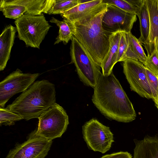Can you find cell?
<instances>
[{"mask_svg": "<svg viewBox=\"0 0 158 158\" xmlns=\"http://www.w3.org/2000/svg\"><path fill=\"white\" fill-rule=\"evenodd\" d=\"M146 72L152 94V99L155 102L158 98V78L146 68Z\"/></svg>", "mask_w": 158, "mask_h": 158, "instance_id": "26", "label": "cell"}, {"mask_svg": "<svg viewBox=\"0 0 158 158\" xmlns=\"http://www.w3.org/2000/svg\"><path fill=\"white\" fill-rule=\"evenodd\" d=\"M23 119V118L19 114L6 108L0 107V126L14 125L16 121Z\"/></svg>", "mask_w": 158, "mask_h": 158, "instance_id": "23", "label": "cell"}, {"mask_svg": "<svg viewBox=\"0 0 158 158\" xmlns=\"http://www.w3.org/2000/svg\"><path fill=\"white\" fill-rule=\"evenodd\" d=\"M121 33L119 31L113 32L110 36V49L101 68L102 74L104 76H109L113 72V68L117 63Z\"/></svg>", "mask_w": 158, "mask_h": 158, "instance_id": "17", "label": "cell"}, {"mask_svg": "<svg viewBox=\"0 0 158 158\" xmlns=\"http://www.w3.org/2000/svg\"><path fill=\"white\" fill-rule=\"evenodd\" d=\"M123 72L131 89L140 96L148 99L152 96L143 64L132 59L123 61Z\"/></svg>", "mask_w": 158, "mask_h": 158, "instance_id": "10", "label": "cell"}, {"mask_svg": "<svg viewBox=\"0 0 158 158\" xmlns=\"http://www.w3.org/2000/svg\"><path fill=\"white\" fill-rule=\"evenodd\" d=\"M145 67L158 78V55L155 49L151 54L147 56Z\"/></svg>", "mask_w": 158, "mask_h": 158, "instance_id": "25", "label": "cell"}, {"mask_svg": "<svg viewBox=\"0 0 158 158\" xmlns=\"http://www.w3.org/2000/svg\"><path fill=\"white\" fill-rule=\"evenodd\" d=\"M145 2L149 13L150 30L144 46L148 56L155 50L156 39L158 37V0H145Z\"/></svg>", "mask_w": 158, "mask_h": 158, "instance_id": "13", "label": "cell"}, {"mask_svg": "<svg viewBox=\"0 0 158 158\" xmlns=\"http://www.w3.org/2000/svg\"><path fill=\"white\" fill-rule=\"evenodd\" d=\"M16 28L10 24L4 28L0 36V70L5 68L14 44Z\"/></svg>", "mask_w": 158, "mask_h": 158, "instance_id": "15", "label": "cell"}, {"mask_svg": "<svg viewBox=\"0 0 158 158\" xmlns=\"http://www.w3.org/2000/svg\"><path fill=\"white\" fill-rule=\"evenodd\" d=\"M137 15L126 12L118 7L108 5L102 20L103 28L111 32H131L134 23L137 19Z\"/></svg>", "mask_w": 158, "mask_h": 158, "instance_id": "11", "label": "cell"}, {"mask_svg": "<svg viewBox=\"0 0 158 158\" xmlns=\"http://www.w3.org/2000/svg\"><path fill=\"white\" fill-rule=\"evenodd\" d=\"M101 158H132V156L127 152L121 151L106 155Z\"/></svg>", "mask_w": 158, "mask_h": 158, "instance_id": "28", "label": "cell"}, {"mask_svg": "<svg viewBox=\"0 0 158 158\" xmlns=\"http://www.w3.org/2000/svg\"><path fill=\"white\" fill-rule=\"evenodd\" d=\"M126 33L128 44L127 48L135 55L139 61L144 64L146 62L147 56L142 48V44L131 32Z\"/></svg>", "mask_w": 158, "mask_h": 158, "instance_id": "21", "label": "cell"}, {"mask_svg": "<svg viewBox=\"0 0 158 158\" xmlns=\"http://www.w3.org/2000/svg\"><path fill=\"white\" fill-rule=\"evenodd\" d=\"M55 85L48 80L34 82L6 108L28 120L38 118L56 103Z\"/></svg>", "mask_w": 158, "mask_h": 158, "instance_id": "3", "label": "cell"}, {"mask_svg": "<svg viewBox=\"0 0 158 158\" xmlns=\"http://www.w3.org/2000/svg\"><path fill=\"white\" fill-rule=\"evenodd\" d=\"M5 2L20 5L25 8L27 14L32 15L48 14L55 0H3Z\"/></svg>", "mask_w": 158, "mask_h": 158, "instance_id": "16", "label": "cell"}, {"mask_svg": "<svg viewBox=\"0 0 158 158\" xmlns=\"http://www.w3.org/2000/svg\"><path fill=\"white\" fill-rule=\"evenodd\" d=\"M39 73H24L17 69L0 83V107L13 95L23 92L33 84L39 76Z\"/></svg>", "mask_w": 158, "mask_h": 158, "instance_id": "8", "label": "cell"}, {"mask_svg": "<svg viewBox=\"0 0 158 158\" xmlns=\"http://www.w3.org/2000/svg\"><path fill=\"white\" fill-rule=\"evenodd\" d=\"M155 105L157 109H158V98L157 101L154 102Z\"/></svg>", "mask_w": 158, "mask_h": 158, "instance_id": "30", "label": "cell"}, {"mask_svg": "<svg viewBox=\"0 0 158 158\" xmlns=\"http://www.w3.org/2000/svg\"><path fill=\"white\" fill-rule=\"evenodd\" d=\"M128 46L127 41L126 33L121 32L119 41L117 62L120 60L127 49Z\"/></svg>", "mask_w": 158, "mask_h": 158, "instance_id": "27", "label": "cell"}, {"mask_svg": "<svg viewBox=\"0 0 158 158\" xmlns=\"http://www.w3.org/2000/svg\"><path fill=\"white\" fill-rule=\"evenodd\" d=\"M83 138L89 148L104 153L110 148L114 142L110 127L93 118L82 127Z\"/></svg>", "mask_w": 158, "mask_h": 158, "instance_id": "7", "label": "cell"}, {"mask_svg": "<svg viewBox=\"0 0 158 158\" xmlns=\"http://www.w3.org/2000/svg\"><path fill=\"white\" fill-rule=\"evenodd\" d=\"M0 10L6 18L15 20L27 13L26 8L23 6L6 3L3 0L0 1Z\"/></svg>", "mask_w": 158, "mask_h": 158, "instance_id": "20", "label": "cell"}, {"mask_svg": "<svg viewBox=\"0 0 158 158\" xmlns=\"http://www.w3.org/2000/svg\"><path fill=\"white\" fill-rule=\"evenodd\" d=\"M155 47L158 55V37L156 39L155 44Z\"/></svg>", "mask_w": 158, "mask_h": 158, "instance_id": "29", "label": "cell"}, {"mask_svg": "<svg viewBox=\"0 0 158 158\" xmlns=\"http://www.w3.org/2000/svg\"><path fill=\"white\" fill-rule=\"evenodd\" d=\"M37 135L52 140L61 137L69 124V117L65 110L56 103L39 118Z\"/></svg>", "mask_w": 158, "mask_h": 158, "instance_id": "5", "label": "cell"}, {"mask_svg": "<svg viewBox=\"0 0 158 158\" xmlns=\"http://www.w3.org/2000/svg\"><path fill=\"white\" fill-rule=\"evenodd\" d=\"M36 131L32 132L26 141L15 145L5 158H44L52 141L38 136Z\"/></svg>", "mask_w": 158, "mask_h": 158, "instance_id": "9", "label": "cell"}, {"mask_svg": "<svg viewBox=\"0 0 158 158\" xmlns=\"http://www.w3.org/2000/svg\"><path fill=\"white\" fill-rule=\"evenodd\" d=\"M137 16L139 20L140 32V36L138 40L141 44L144 45L148 39L150 30L149 13L145 0H143L140 13Z\"/></svg>", "mask_w": 158, "mask_h": 158, "instance_id": "18", "label": "cell"}, {"mask_svg": "<svg viewBox=\"0 0 158 158\" xmlns=\"http://www.w3.org/2000/svg\"><path fill=\"white\" fill-rule=\"evenodd\" d=\"M18 37L27 47L39 49L40 45L52 27L43 14H25L15 21Z\"/></svg>", "mask_w": 158, "mask_h": 158, "instance_id": "4", "label": "cell"}, {"mask_svg": "<svg viewBox=\"0 0 158 158\" xmlns=\"http://www.w3.org/2000/svg\"><path fill=\"white\" fill-rule=\"evenodd\" d=\"M106 11L83 22H69L73 35L93 60L101 68L109 50L110 38L112 33L102 27V19Z\"/></svg>", "mask_w": 158, "mask_h": 158, "instance_id": "2", "label": "cell"}, {"mask_svg": "<svg viewBox=\"0 0 158 158\" xmlns=\"http://www.w3.org/2000/svg\"><path fill=\"white\" fill-rule=\"evenodd\" d=\"M135 147L133 158H158V135L146 136L134 140Z\"/></svg>", "mask_w": 158, "mask_h": 158, "instance_id": "14", "label": "cell"}, {"mask_svg": "<svg viewBox=\"0 0 158 158\" xmlns=\"http://www.w3.org/2000/svg\"><path fill=\"white\" fill-rule=\"evenodd\" d=\"M94 89L92 101L106 118L125 123L135 119L133 104L113 72L109 76L102 73Z\"/></svg>", "mask_w": 158, "mask_h": 158, "instance_id": "1", "label": "cell"}, {"mask_svg": "<svg viewBox=\"0 0 158 158\" xmlns=\"http://www.w3.org/2000/svg\"><path fill=\"white\" fill-rule=\"evenodd\" d=\"M50 22L56 24L59 28L58 35L56 38L54 45L61 42L66 44L71 40L73 35L69 24L67 20L64 19L61 21L52 17Z\"/></svg>", "mask_w": 158, "mask_h": 158, "instance_id": "19", "label": "cell"}, {"mask_svg": "<svg viewBox=\"0 0 158 158\" xmlns=\"http://www.w3.org/2000/svg\"><path fill=\"white\" fill-rule=\"evenodd\" d=\"M102 2L108 5L115 6L127 12L135 14L137 16L141 8L135 6L129 0H102Z\"/></svg>", "mask_w": 158, "mask_h": 158, "instance_id": "24", "label": "cell"}, {"mask_svg": "<svg viewBox=\"0 0 158 158\" xmlns=\"http://www.w3.org/2000/svg\"><path fill=\"white\" fill-rule=\"evenodd\" d=\"M70 54L80 80L87 86L94 88L102 74L100 68L90 57L73 35L71 40Z\"/></svg>", "mask_w": 158, "mask_h": 158, "instance_id": "6", "label": "cell"}, {"mask_svg": "<svg viewBox=\"0 0 158 158\" xmlns=\"http://www.w3.org/2000/svg\"><path fill=\"white\" fill-rule=\"evenodd\" d=\"M80 4V0H55L48 14H61Z\"/></svg>", "mask_w": 158, "mask_h": 158, "instance_id": "22", "label": "cell"}, {"mask_svg": "<svg viewBox=\"0 0 158 158\" xmlns=\"http://www.w3.org/2000/svg\"><path fill=\"white\" fill-rule=\"evenodd\" d=\"M80 3L60 14L61 16L70 23H80L106 11L108 6L102 2V0H80Z\"/></svg>", "mask_w": 158, "mask_h": 158, "instance_id": "12", "label": "cell"}]
</instances>
